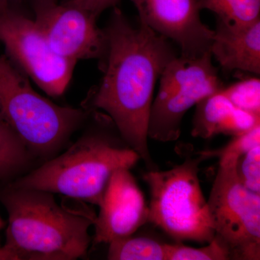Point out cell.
<instances>
[{
    "mask_svg": "<svg viewBox=\"0 0 260 260\" xmlns=\"http://www.w3.org/2000/svg\"><path fill=\"white\" fill-rule=\"evenodd\" d=\"M104 32V75L90 98V107L112 119L148 171L157 170L149 150V116L155 85L179 54L171 41L140 22L138 26L132 25L115 7Z\"/></svg>",
    "mask_w": 260,
    "mask_h": 260,
    "instance_id": "1",
    "label": "cell"
},
{
    "mask_svg": "<svg viewBox=\"0 0 260 260\" xmlns=\"http://www.w3.org/2000/svg\"><path fill=\"white\" fill-rule=\"evenodd\" d=\"M8 214L5 246L18 260H74L88 252L95 215L61 207L54 194L10 186L2 197Z\"/></svg>",
    "mask_w": 260,
    "mask_h": 260,
    "instance_id": "2",
    "label": "cell"
},
{
    "mask_svg": "<svg viewBox=\"0 0 260 260\" xmlns=\"http://www.w3.org/2000/svg\"><path fill=\"white\" fill-rule=\"evenodd\" d=\"M140 160L119 133L102 129L85 135L11 186L61 194L99 206L112 174L131 169Z\"/></svg>",
    "mask_w": 260,
    "mask_h": 260,
    "instance_id": "3",
    "label": "cell"
},
{
    "mask_svg": "<svg viewBox=\"0 0 260 260\" xmlns=\"http://www.w3.org/2000/svg\"><path fill=\"white\" fill-rule=\"evenodd\" d=\"M85 115L83 109L61 107L38 93L13 63L0 55V116L30 153L52 155Z\"/></svg>",
    "mask_w": 260,
    "mask_h": 260,
    "instance_id": "4",
    "label": "cell"
},
{
    "mask_svg": "<svg viewBox=\"0 0 260 260\" xmlns=\"http://www.w3.org/2000/svg\"><path fill=\"white\" fill-rule=\"evenodd\" d=\"M194 154L169 170L148 171L143 176L150 192L148 223L179 243L208 244L215 232L199 179L200 164L205 160Z\"/></svg>",
    "mask_w": 260,
    "mask_h": 260,
    "instance_id": "5",
    "label": "cell"
},
{
    "mask_svg": "<svg viewBox=\"0 0 260 260\" xmlns=\"http://www.w3.org/2000/svg\"><path fill=\"white\" fill-rule=\"evenodd\" d=\"M210 51L200 57L178 56L162 71L149 116L148 138L168 143L179 139L188 110L223 88Z\"/></svg>",
    "mask_w": 260,
    "mask_h": 260,
    "instance_id": "6",
    "label": "cell"
},
{
    "mask_svg": "<svg viewBox=\"0 0 260 260\" xmlns=\"http://www.w3.org/2000/svg\"><path fill=\"white\" fill-rule=\"evenodd\" d=\"M237 160L219 162L208 209L215 239L230 259H260V194L246 189L236 171Z\"/></svg>",
    "mask_w": 260,
    "mask_h": 260,
    "instance_id": "7",
    "label": "cell"
},
{
    "mask_svg": "<svg viewBox=\"0 0 260 260\" xmlns=\"http://www.w3.org/2000/svg\"><path fill=\"white\" fill-rule=\"evenodd\" d=\"M0 42L10 59L47 95L64 93L76 63L54 52L34 19L11 5L0 10Z\"/></svg>",
    "mask_w": 260,
    "mask_h": 260,
    "instance_id": "8",
    "label": "cell"
},
{
    "mask_svg": "<svg viewBox=\"0 0 260 260\" xmlns=\"http://www.w3.org/2000/svg\"><path fill=\"white\" fill-rule=\"evenodd\" d=\"M36 23L51 49L68 60L104 59L107 42L97 18L69 0L58 4L56 0H34Z\"/></svg>",
    "mask_w": 260,
    "mask_h": 260,
    "instance_id": "9",
    "label": "cell"
},
{
    "mask_svg": "<svg viewBox=\"0 0 260 260\" xmlns=\"http://www.w3.org/2000/svg\"><path fill=\"white\" fill-rule=\"evenodd\" d=\"M140 23L175 43L180 56L200 57L210 51L214 30L200 18V0H132Z\"/></svg>",
    "mask_w": 260,
    "mask_h": 260,
    "instance_id": "10",
    "label": "cell"
},
{
    "mask_svg": "<svg viewBox=\"0 0 260 260\" xmlns=\"http://www.w3.org/2000/svg\"><path fill=\"white\" fill-rule=\"evenodd\" d=\"M99 207L93 225L95 244H109L134 235L148 223V205L129 169H119L112 174Z\"/></svg>",
    "mask_w": 260,
    "mask_h": 260,
    "instance_id": "11",
    "label": "cell"
},
{
    "mask_svg": "<svg viewBox=\"0 0 260 260\" xmlns=\"http://www.w3.org/2000/svg\"><path fill=\"white\" fill-rule=\"evenodd\" d=\"M223 71L260 74V19L245 25L225 23L217 18L210 49Z\"/></svg>",
    "mask_w": 260,
    "mask_h": 260,
    "instance_id": "12",
    "label": "cell"
},
{
    "mask_svg": "<svg viewBox=\"0 0 260 260\" xmlns=\"http://www.w3.org/2000/svg\"><path fill=\"white\" fill-rule=\"evenodd\" d=\"M196 107L191 129L194 138L239 136L260 124V116L239 109L220 90L205 98Z\"/></svg>",
    "mask_w": 260,
    "mask_h": 260,
    "instance_id": "13",
    "label": "cell"
},
{
    "mask_svg": "<svg viewBox=\"0 0 260 260\" xmlns=\"http://www.w3.org/2000/svg\"><path fill=\"white\" fill-rule=\"evenodd\" d=\"M32 153L0 116V179L14 177L28 165Z\"/></svg>",
    "mask_w": 260,
    "mask_h": 260,
    "instance_id": "14",
    "label": "cell"
},
{
    "mask_svg": "<svg viewBox=\"0 0 260 260\" xmlns=\"http://www.w3.org/2000/svg\"><path fill=\"white\" fill-rule=\"evenodd\" d=\"M109 260H167L168 244L147 237H129L109 243Z\"/></svg>",
    "mask_w": 260,
    "mask_h": 260,
    "instance_id": "15",
    "label": "cell"
},
{
    "mask_svg": "<svg viewBox=\"0 0 260 260\" xmlns=\"http://www.w3.org/2000/svg\"><path fill=\"white\" fill-rule=\"evenodd\" d=\"M200 6L225 23L245 25L260 19V0H200Z\"/></svg>",
    "mask_w": 260,
    "mask_h": 260,
    "instance_id": "16",
    "label": "cell"
},
{
    "mask_svg": "<svg viewBox=\"0 0 260 260\" xmlns=\"http://www.w3.org/2000/svg\"><path fill=\"white\" fill-rule=\"evenodd\" d=\"M220 92L239 109L260 116V80L257 77L224 86Z\"/></svg>",
    "mask_w": 260,
    "mask_h": 260,
    "instance_id": "17",
    "label": "cell"
},
{
    "mask_svg": "<svg viewBox=\"0 0 260 260\" xmlns=\"http://www.w3.org/2000/svg\"><path fill=\"white\" fill-rule=\"evenodd\" d=\"M260 145V124L239 136L233 137V139L221 148L206 150L198 152L205 160L218 158L219 162L237 160L249 150Z\"/></svg>",
    "mask_w": 260,
    "mask_h": 260,
    "instance_id": "18",
    "label": "cell"
},
{
    "mask_svg": "<svg viewBox=\"0 0 260 260\" xmlns=\"http://www.w3.org/2000/svg\"><path fill=\"white\" fill-rule=\"evenodd\" d=\"M230 259L229 252L214 238L208 245L193 248L178 243L168 244L167 260H227Z\"/></svg>",
    "mask_w": 260,
    "mask_h": 260,
    "instance_id": "19",
    "label": "cell"
},
{
    "mask_svg": "<svg viewBox=\"0 0 260 260\" xmlns=\"http://www.w3.org/2000/svg\"><path fill=\"white\" fill-rule=\"evenodd\" d=\"M236 171L241 183L256 194H260V145L238 159Z\"/></svg>",
    "mask_w": 260,
    "mask_h": 260,
    "instance_id": "20",
    "label": "cell"
},
{
    "mask_svg": "<svg viewBox=\"0 0 260 260\" xmlns=\"http://www.w3.org/2000/svg\"><path fill=\"white\" fill-rule=\"evenodd\" d=\"M69 1L73 5L86 10L98 18L104 10L115 7L120 0H69Z\"/></svg>",
    "mask_w": 260,
    "mask_h": 260,
    "instance_id": "21",
    "label": "cell"
},
{
    "mask_svg": "<svg viewBox=\"0 0 260 260\" xmlns=\"http://www.w3.org/2000/svg\"><path fill=\"white\" fill-rule=\"evenodd\" d=\"M0 260H18L14 253L12 252L5 246L0 247Z\"/></svg>",
    "mask_w": 260,
    "mask_h": 260,
    "instance_id": "22",
    "label": "cell"
},
{
    "mask_svg": "<svg viewBox=\"0 0 260 260\" xmlns=\"http://www.w3.org/2000/svg\"><path fill=\"white\" fill-rule=\"evenodd\" d=\"M11 4V0H0V10L8 8Z\"/></svg>",
    "mask_w": 260,
    "mask_h": 260,
    "instance_id": "23",
    "label": "cell"
},
{
    "mask_svg": "<svg viewBox=\"0 0 260 260\" xmlns=\"http://www.w3.org/2000/svg\"><path fill=\"white\" fill-rule=\"evenodd\" d=\"M3 225H4V223H3V220L0 218V229L3 226Z\"/></svg>",
    "mask_w": 260,
    "mask_h": 260,
    "instance_id": "24",
    "label": "cell"
}]
</instances>
